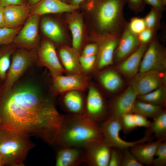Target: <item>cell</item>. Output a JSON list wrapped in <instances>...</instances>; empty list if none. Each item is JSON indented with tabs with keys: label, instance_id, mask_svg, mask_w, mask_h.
<instances>
[{
	"label": "cell",
	"instance_id": "cell-45",
	"mask_svg": "<svg viewBox=\"0 0 166 166\" xmlns=\"http://www.w3.org/2000/svg\"><path fill=\"white\" fill-rule=\"evenodd\" d=\"M3 8L0 5V28L6 27L3 14Z\"/></svg>",
	"mask_w": 166,
	"mask_h": 166
},
{
	"label": "cell",
	"instance_id": "cell-40",
	"mask_svg": "<svg viewBox=\"0 0 166 166\" xmlns=\"http://www.w3.org/2000/svg\"><path fill=\"white\" fill-rule=\"evenodd\" d=\"M130 9L137 13L144 10L145 3L143 0H127V3Z\"/></svg>",
	"mask_w": 166,
	"mask_h": 166
},
{
	"label": "cell",
	"instance_id": "cell-15",
	"mask_svg": "<svg viewBox=\"0 0 166 166\" xmlns=\"http://www.w3.org/2000/svg\"><path fill=\"white\" fill-rule=\"evenodd\" d=\"M137 96L136 92L129 86L110 102L109 105L110 116L120 118L125 114L132 113Z\"/></svg>",
	"mask_w": 166,
	"mask_h": 166
},
{
	"label": "cell",
	"instance_id": "cell-6",
	"mask_svg": "<svg viewBox=\"0 0 166 166\" xmlns=\"http://www.w3.org/2000/svg\"><path fill=\"white\" fill-rule=\"evenodd\" d=\"M100 126L103 138L111 147L130 148L137 144L151 140L152 134L147 131L144 136L137 140L128 141L122 139L120 136V132L122 130L120 118L110 116Z\"/></svg>",
	"mask_w": 166,
	"mask_h": 166
},
{
	"label": "cell",
	"instance_id": "cell-13",
	"mask_svg": "<svg viewBox=\"0 0 166 166\" xmlns=\"http://www.w3.org/2000/svg\"><path fill=\"white\" fill-rule=\"evenodd\" d=\"M39 17L31 14L27 20L14 40L13 42L16 46L25 49L36 46L38 39Z\"/></svg>",
	"mask_w": 166,
	"mask_h": 166
},
{
	"label": "cell",
	"instance_id": "cell-8",
	"mask_svg": "<svg viewBox=\"0 0 166 166\" xmlns=\"http://www.w3.org/2000/svg\"><path fill=\"white\" fill-rule=\"evenodd\" d=\"M50 91L55 96L71 90L87 91L90 77L84 73L52 76Z\"/></svg>",
	"mask_w": 166,
	"mask_h": 166
},
{
	"label": "cell",
	"instance_id": "cell-41",
	"mask_svg": "<svg viewBox=\"0 0 166 166\" xmlns=\"http://www.w3.org/2000/svg\"><path fill=\"white\" fill-rule=\"evenodd\" d=\"M99 45L97 43H92L86 45L84 48L82 55L91 56L96 55L98 52Z\"/></svg>",
	"mask_w": 166,
	"mask_h": 166
},
{
	"label": "cell",
	"instance_id": "cell-50",
	"mask_svg": "<svg viewBox=\"0 0 166 166\" xmlns=\"http://www.w3.org/2000/svg\"><path fill=\"white\" fill-rule=\"evenodd\" d=\"M164 5L165 6L166 4V0H162Z\"/></svg>",
	"mask_w": 166,
	"mask_h": 166
},
{
	"label": "cell",
	"instance_id": "cell-43",
	"mask_svg": "<svg viewBox=\"0 0 166 166\" xmlns=\"http://www.w3.org/2000/svg\"><path fill=\"white\" fill-rule=\"evenodd\" d=\"M145 4L150 5L151 7L163 11L165 6L162 0H143Z\"/></svg>",
	"mask_w": 166,
	"mask_h": 166
},
{
	"label": "cell",
	"instance_id": "cell-34",
	"mask_svg": "<svg viewBox=\"0 0 166 166\" xmlns=\"http://www.w3.org/2000/svg\"><path fill=\"white\" fill-rule=\"evenodd\" d=\"M120 119L122 130L125 135L128 134L137 128L134 113L125 114L121 117Z\"/></svg>",
	"mask_w": 166,
	"mask_h": 166
},
{
	"label": "cell",
	"instance_id": "cell-21",
	"mask_svg": "<svg viewBox=\"0 0 166 166\" xmlns=\"http://www.w3.org/2000/svg\"><path fill=\"white\" fill-rule=\"evenodd\" d=\"M60 148L56 156V166H78L85 163L83 148L68 146Z\"/></svg>",
	"mask_w": 166,
	"mask_h": 166
},
{
	"label": "cell",
	"instance_id": "cell-33",
	"mask_svg": "<svg viewBox=\"0 0 166 166\" xmlns=\"http://www.w3.org/2000/svg\"><path fill=\"white\" fill-rule=\"evenodd\" d=\"M97 58V55L86 56L80 55V63L83 72L90 77L93 73Z\"/></svg>",
	"mask_w": 166,
	"mask_h": 166
},
{
	"label": "cell",
	"instance_id": "cell-20",
	"mask_svg": "<svg viewBox=\"0 0 166 166\" xmlns=\"http://www.w3.org/2000/svg\"><path fill=\"white\" fill-rule=\"evenodd\" d=\"M148 44H140L132 54L120 62L118 71L125 77L132 78L139 71L144 54Z\"/></svg>",
	"mask_w": 166,
	"mask_h": 166
},
{
	"label": "cell",
	"instance_id": "cell-12",
	"mask_svg": "<svg viewBox=\"0 0 166 166\" xmlns=\"http://www.w3.org/2000/svg\"><path fill=\"white\" fill-rule=\"evenodd\" d=\"M38 58L39 65L47 68L51 76L65 73L55 46L51 42L45 41L41 43L38 50Z\"/></svg>",
	"mask_w": 166,
	"mask_h": 166
},
{
	"label": "cell",
	"instance_id": "cell-26",
	"mask_svg": "<svg viewBox=\"0 0 166 166\" xmlns=\"http://www.w3.org/2000/svg\"><path fill=\"white\" fill-rule=\"evenodd\" d=\"M10 44L0 48V82L2 83L10 67L12 54L16 50L15 45Z\"/></svg>",
	"mask_w": 166,
	"mask_h": 166
},
{
	"label": "cell",
	"instance_id": "cell-39",
	"mask_svg": "<svg viewBox=\"0 0 166 166\" xmlns=\"http://www.w3.org/2000/svg\"><path fill=\"white\" fill-rule=\"evenodd\" d=\"M156 31L146 28L137 35L140 44H148L155 38Z\"/></svg>",
	"mask_w": 166,
	"mask_h": 166
},
{
	"label": "cell",
	"instance_id": "cell-17",
	"mask_svg": "<svg viewBox=\"0 0 166 166\" xmlns=\"http://www.w3.org/2000/svg\"><path fill=\"white\" fill-rule=\"evenodd\" d=\"M120 38H108L102 40L99 49L93 73L113 64L115 49Z\"/></svg>",
	"mask_w": 166,
	"mask_h": 166
},
{
	"label": "cell",
	"instance_id": "cell-9",
	"mask_svg": "<svg viewBox=\"0 0 166 166\" xmlns=\"http://www.w3.org/2000/svg\"><path fill=\"white\" fill-rule=\"evenodd\" d=\"M166 50L155 38L148 45L141 61L139 72L155 70L163 72L166 67Z\"/></svg>",
	"mask_w": 166,
	"mask_h": 166
},
{
	"label": "cell",
	"instance_id": "cell-10",
	"mask_svg": "<svg viewBox=\"0 0 166 166\" xmlns=\"http://www.w3.org/2000/svg\"><path fill=\"white\" fill-rule=\"evenodd\" d=\"M163 72L153 70L139 72L131 78L130 86L137 96L145 94L165 85L166 75Z\"/></svg>",
	"mask_w": 166,
	"mask_h": 166
},
{
	"label": "cell",
	"instance_id": "cell-38",
	"mask_svg": "<svg viewBox=\"0 0 166 166\" xmlns=\"http://www.w3.org/2000/svg\"><path fill=\"white\" fill-rule=\"evenodd\" d=\"M123 149L111 147L108 166H121Z\"/></svg>",
	"mask_w": 166,
	"mask_h": 166
},
{
	"label": "cell",
	"instance_id": "cell-25",
	"mask_svg": "<svg viewBox=\"0 0 166 166\" xmlns=\"http://www.w3.org/2000/svg\"><path fill=\"white\" fill-rule=\"evenodd\" d=\"M41 27L44 34L57 44L61 43L64 40V35L58 24L53 20L47 18H43Z\"/></svg>",
	"mask_w": 166,
	"mask_h": 166
},
{
	"label": "cell",
	"instance_id": "cell-52",
	"mask_svg": "<svg viewBox=\"0 0 166 166\" xmlns=\"http://www.w3.org/2000/svg\"></svg>",
	"mask_w": 166,
	"mask_h": 166
},
{
	"label": "cell",
	"instance_id": "cell-7",
	"mask_svg": "<svg viewBox=\"0 0 166 166\" xmlns=\"http://www.w3.org/2000/svg\"><path fill=\"white\" fill-rule=\"evenodd\" d=\"M87 91L84 116L100 125L110 116L109 105L98 87L90 81Z\"/></svg>",
	"mask_w": 166,
	"mask_h": 166
},
{
	"label": "cell",
	"instance_id": "cell-51",
	"mask_svg": "<svg viewBox=\"0 0 166 166\" xmlns=\"http://www.w3.org/2000/svg\"></svg>",
	"mask_w": 166,
	"mask_h": 166
},
{
	"label": "cell",
	"instance_id": "cell-28",
	"mask_svg": "<svg viewBox=\"0 0 166 166\" xmlns=\"http://www.w3.org/2000/svg\"><path fill=\"white\" fill-rule=\"evenodd\" d=\"M137 99L163 108L166 104L165 86L163 85L147 93L138 96Z\"/></svg>",
	"mask_w": 166,
	"mask_h": 166
},
{
	"label": "cell",
	"instance_id": "cell-3",
	"mask_svg": "<svg viewBox=\"0 0 166 166\" xmlns=\"http://www.w3.org/2000/svg\"><path fill=\"white\" fill-rule=\"evenodd\" d=\"M127 0H91L96 7L97 26L102 34L108 38H120L128 22L123 9Z\"/></svg>",
	"mask_w": 166,
	"mask_h": 166
},
{
	"label": "cell",
	"instance_id": "cell-47",
	"mask_svg": "<svg viewBox=\"0 0 166 166\" xmlns=\"http://www.w3.org/2000/svg\"><path fill=\"white\" fill-rule=\"evenodd\" d=\"M41 0H27V3L31 6L37 4Z\"/></svg>",
	"mask_w": 166,
	"mask_h": 166
},
{
	"label": "cell",
	"instance_id": "cell-19",
	"mask_svg": "<svg viewBox=\"0 0 166 166\" xmlns=\"http://www.w3.org/2000/svg\"><path fill=\"white\" fill-rule=\"evenodd\" d=\"M79 6L64 2L60 0H42L31 6V14L43 15L73 11Z\"/></svg>",
	"mask_w": 166,
	"mask_h": 166
},
{
	"label": "cell",
	"instance_id": "cell-31",
	"mask_svg": "<svg viewBox=\"0 0 166 166\" xmlns=\"http://www.w3.org/2000/svg\"><path fill=\"white\" fill-rule=\"evenodd\" d=\"M162 11L151 7L149 12L144 18L146 28L156 30L160 28Z\"/></svg>",
	"mask_w": 166,
	"mask_h": 166
},
{
	"label": "cell",
	"instance_id": "cell-46",
	"mask_svg": "<svg viewBox=\"0 0 166 166\" xmlns=\"http://www.w3.org/2000/svg\"><path fill=\"white\" fill-rule=\"evenodd\" d=\"M85 0H72L70 4L76 6H79V5Z\"/></svg>",
	"mask_w": 166,
	"mask_h": 166
},
{
	"label": "cell",
	"instance_id": "cell-32",
	"mask_svg": "<svg viewBox=\"0 0 166 166\" xmlns=\"http://www.w3.org/2000/svg\"><path fill=\"white\" fill-rule=\"evenodd\" d=\"M20 29V27L13 28L5 27L0 28V45L13 42Z\"/></svg>",
	"mask_w": 166,
	"mask_h": 166
},
{
	"label": "cell",
	"instance_id": "cell-16",
	"mask_svg": "<svg viewBox=\"0 0 166 166\" xmlns=\"http://www.w3.org/2000/svg\"><path fill=\"white\" fill-rule=\"evenodd\" d=\"M127 25L119 38L114 52V61L120 63L127 58L140 45L137 35L129 30Z\"/></svg>",
	"mask_w": 166,
	"mask_h": 166
},
{
	"label": "cell",
	"instance_id": "cell-27",
	"mask_svg": "<svg viewBox=\"0 0 166 166\" xmlns=\"http://www.w3.org/2000/svg\"><path fill=\"white\" fill-rule=\"evenodd\" d=\"M164 109L162 107L139 100L135 101L132 113L138 114L147 118L154 120L159 115Z\"/></svg>",
	"mask_w": 166,
	"mask_h": 166
},
{
	"label": "cell",
	"instance_id": "cell-44",
	"mask_svg": "<svg viewBox=\"0 0 166 166\" xmlns=\"http://www.w3.org/2000/svg\"><path fill=\"white\" fill-rule=\"evenodd\" d=\"M27 3V0H0V5L3 7L12 5L22 4Z\"/></svg>",
	"mask_w": 166,
	"mask_h": 166
},
{
	"label": "cell",
	"instance_id": "cell-36",
	"mask_svg": "<svg viewBox=\"0 0 166 166\" xmlns=\"http://www.w3.org/2000/svg\"><path fill=\"white\" fill-rule=\"evenodd\" d=\"M127 26L129 30L136 35L146 28L144 18L138 17L132 18Z\"/></svg>",
	"mask_w": 166,
	"mask_h": 166
},
{
	"label": "cell",
	"instance_id": "cell-2",
	"mask_svg": "<svg viewBox=\"0 0 166 166\" xmlns=\"http://www.w3.org/2000/svg\"><path fill=\"white\" fill-rule=\"evenodd\" d=\"M103 138L100 125L84 115H63L54 144L60 147L84 148L92 142Z\"/></svg>",
	"mask_w": 166,
	"mask_h": 166
},
{
	"label": "cell",
	"instance_id": "cell-22",
	"mask_svg": "<svg viewBox=\"0 0 166 166\" xmlns=\"http://www.w3.org/2000/svg\"><path fill=\"white\" fill-rule=\"evenodd\" d=\"M78 52L73 48L71 49L63 46L60 48L58 56L65 74L74 75L84 73L80 63Z\"/></svg>",
	"mask_w": 166,
	"mask_h": 166
},
{
	"label": "cell",
	"instance_id": "cell-30",
	"mask_svg": "<svg viewBox=\"0 0 166 166\" xmlns=\"http://www.w3.org/2000/svg\"><path fill=\"white\" fill-rule=\"evenodd\" d=\"M72 37L73 48L79 52L81 46L83 27L81 20L76 18L72 21L69 25Z\"/></svg>",
	"mask_w": 166,
	"mask_h": 166
},
{
	"label": "cell",
	"instance_id": "cell-29",
	"mask_svg": "<svg viewBox=\"0 0 166 166\" xmlns=\"http://www.w3.org/2000/svg\"><path fill=\"white\" fill-rule=\"evenodd\" d=\"M158 140L163 141L166 139V111L162 113L151 122L150 127L147 129Z\"/></svg>",
	"mask_w": 166,
	"mask_h": 166
},
{
	"label": "cell",
	"instance_id": "cell-18",
	"mask_svg": "<svg viewBox=\"0 0 166 166\" xmlns=\"http://www.w3.org/2000/svg\"><path fill=\"white\" fill-rule=\"evenodd\" d=\"M31 6L27 3L4 7L3 14L6 27H19L30 13Z\"/></svg>",
	"mask_w": 166,
	"mask_h": 166
},
{
	"label": "cell",
	"instance_id": "cell-5",
	"mask_svg": "<svg viewBox=\"0 0 166 166\" xmlns=\"http://www.w3.org/2000/svg\"><path fill=\"white\" fill-rule=\"evenodd\" d=\"M36 58L34 53L25 49L16 50L12 56L10 66L0 93L12 88L32 65Z\"/></svg>",
	"mask_w": 166,
	"mask_h": 166
},
{
	"label": "cell",
	"instance_id": "cell-49",
	"mask_svg": "<svg viewBox=\"0 0 166 166\" xmlns=\"http://www.w3.org/2000/svg\"><path fill=\"white\" fill-rule=\"evenodd\" d=\"M60 0L67 3H68V2H70V3L72 1V0Z\"/></svg>",
	"mask_w": 166,
	"mask_h": 166
},
{
	"label": "cell",
	"instance_id": "cell-35",
	"mask_svg": "<svg viewBox=\"0 0 166 166\" xmlns=\"http://www.w3.org/2000/svg\"><path fill=\"white\" fill-rule=\"evenodd\" d=\"M152 165L165 166L166 165V141H162L160 144L156 151Z\"/></svg>",
	"mask_w": 166,
	"mask_h": 166
},
{
	"label": "cell",
	"instance_id": "cell-23",
	"mask_svg": "<svg viewBox=\"0 0 166 166\" xmlns=\"http://www.w3.org/2000/svg\"><path fill=\"white\" fill-rule=\"evenodd\" d=\"M162 141L157 139L155 141L138 143L129 149L139 162L143 165H150L152 164L157 147Z\"/></svg>",
	"mask_w": 166,
	"mask_h": 166
},
{
	"label": "cell",
	"instance_id": "cell-11",
	"mask_svg": "<svg viewBox=\"0 0 166 166\" xmlns=\"http://www.w3.org/2000/svg\"><path fill=\"white\" fill-rule=\"evenodd\" d=\"M83 148L85 163L90 166H108L111 147L103 137L92 142Z\"/></svg>",
	"mask_w": 166,
	"mask_h": 166
},
{
	"label": "cell",
	"instance_id": "cell-37",
	"mask_svg": "<svg viewBox=\"0 0 166 166\" xmlns=\"http://www.w3.org/2000/svg\"><path fill=\"white\" fill-rule=\"evenodd\" d=\"M130 151L129 148L123 149L121 166H143Z\"/></svg>",
	"mask_w": 166,
	"mask_h": 166
},
{
	"label": "cell",
	"instance_id": "cell-42",
	"mask_svg": "<svg viewBox=\"0 0 166 166\" xmlns=\"http://www.w3.org/2000/svg\"><path fill=\"white\" fill-rule=\"evenodd\" d=\"M134 113L137 128L144 127L147 129L150 127L151 122L147 118L138 114Z\"/></svg>",
	"mask_w": 166,
	"mask_h": 166
},
{
	"label": "cell",
	"instance_id": "cell-48",
	"mask_svg": "<svg viewBox=\"0 0 166 166\" xmlns=\"http://www.w3.org/2000/svg\"><path fill=\"white\" fill-rule=\"evenodd\" d=\"M6 165V162L5 159L0 152V166Z\"/></svg>",
	"mask_w": 166,
	"mask_h": 166
},
{
	"label": "cell",
	"instance_id": "cell-24",
	"mask_svg": "<svg viewBox=\"0 0 166 166\" xmlns=\"http://www.w3.org/2000/svg\"><path fill=\"white\" fill-rule=\"evenodd\" d=\"M97 75V81L102 88L109 93L117 91L122 86L123 80L117 72L113 69H102Z\"/></svg>",
	"mask_w": 166,
	"mask_h": 166
},
{
	"label": "cell",
	"instance_id": "cell-4",
	"mask_svg": "<svg viewBox=\"0 0 166 166\" xmlns=\"http://www.w3.org/2000/svg\"><path fill=\"white\" fill-rule=\"evenodd\" d=\"M30 136L3 125H0V152L6 165L23 166L24 162L33 144Z\"/></svg>",
	"mask_w": 166,
	"mask_h": 166
},
{
	"label": "cell",
	"instance_id": "cell-14",
	"mask_svg": "<svg viewBox=\"0 0 166 166\" xmlns=\"http://www.w3.org/2000/svg\"><path fill=\"white\" fill-rule=\"evenodd\" d=\"M59 96L60 105L67 114L84 115L86 97L85 91L73 90L65 92Z\"/></svg>",
	"mask_w": 166,
	"mask_h": 166
},
{
	"label": "cell",
	"instance_id": "cell-1",
	"mask_svg": "<svg viewBox=\"0 0 166 166\" xmlns=\"http://www.w3.org/2000/svg\"><path fill=\"white\" fill-rule=\"evenodd\" d=\"M54 97L34 85H15L0 93V125L54 144L63 117L56 108Z\"/></svg>",
	"mask_w": 166,
	"mask_h": 166
}]
</instances>
